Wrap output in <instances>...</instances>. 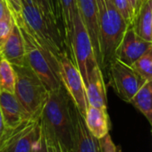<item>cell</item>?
Masks as SVG:
<instances>
[{"mask_svg": "<svg viewBox=\"0 0 152 152\" xmlns=\"http://www.w3.org/2000/svg\"><path fill=\"white\" fill-rule=\"evenodd\" d=\"M13 16L23 37L27 65L39 76L49 91L58 89L63 84L57 57L39 43L20 14H13Z\"/></svg>", "mask_w": 152, "mask_h": 152, "instance_id": "cell-1", "label": "cell"}, {"mask_svg": "<svg viewBox=\"0 0 152 152\" xmlns=\"http://www.w3.org/2000/svg\"><path fill=\"white\" fill-rule=\"evenodd\" d=\"M73 101L62 85L49 91L39 122L49 129L70 149L72 146V108Z\"/></svg>", "mask_w": 152, "mask_h": 152, "instance_id": "cell-2", "label": "cell"}, {"mask_svg": "<svg viewBox=\"0 0 152 152\" xmlns=\"http://www.w3.org/2000/svg\"><path fill=\"white\" fill-rule=\"evenodd\" d=\"M99 33L100 68H107L115 59V50L128 27L127 23L111 0H97Z\"/></svg>", "mask_w": 152, "mask_h": 152, "instance_id": "cell-3", "label": "cell"}, {"mask_svg": "<svg viewBox=\"0 0 152 152\" xmlns=\"http://www.w3.org/2000/svg\"><path fill=\"white\" fill-rule=\"evenodd\" d=\"M21 2L20 15L24 23L39 43L57 57L67 48L62 29L53 24L33 4L32 0H21Z\"/></svg>", "mask_w": 152, "mask_h": 152, "instance_id": "cell-4", "label": "cell"}, {"mask_svg": "<svg viewBox=\"0 0 152 152\" xmlns=\"http://www.w3.org/2000/svg\"><path fill=\"white\" fill-rule=\"evenodd\" d=\"M16 73L15 95L32 120L40 118L49 91L28 66H14Z\"/></svg>", "mask_w": 152, "mask_h": 152, "instance_id": "cell-5", "label": "cell"}, {"mask_svg": "<svg viewBox=\"0 0 152 152\" xmlns=\"http://www.w3.org/2000/svg\"><path fill=\"white\" fill-rule=\"evenodd\" d=\"M69 49L72 56V61L80 71L84 83L87 80V67L97 61L92 43L87 29L76 7L73 13L72 31L69 41Z\"/></svg>", "mask_w": 152, "mask_h": 152, "instance_id": "cell-6", "label": "cell"}, {"mask_svg": "<svg viewBox=\"0 0 152 152\" xmlns=\"http://www.w3.org/2000/svg\"><path fill=\"white\" fill-rule=\"evenodd\" d=\"M57 59L62 84L69 93L75 107L84 117L89 104L83 76L72 59L69 56L67 50L61 52Z\"/></svg>", "mask_w": 152, "mask_h": 152, "instance_id": "cell-7", "label": "cell"}, {"mask_svg": "<svg viewBox=\"0 0 152 152\" xmlns=\"http://www.w3.org/2000/svg\"><path fill=\"white\" fill-rule=\"evenodd\" d=\"M107 68L110 85L115 92L121 99L130 103L147 80L132 66H129L115 58L110 62Z\"/></svg>", "mask_w": 152, "mask_h": 152, "instance_id": "cell-8", "label": "cell"}, {"mask_svg": "<svg viewBox=\"0 0 152 152\" xmlns=\"http://www.w3.org/2000/svg\"><path fill=\"white\" fill-rule=\"evenodd\" d=\"M151 45L152 42L138 36L132 25L130 24L115 50V58L129 66H132Z\"/></svg>", "mask_w": 152, "mask_h": 152, "instance_id": "cell-9", "label": "cell"}, {"mask_svg": "<svg viewBox=\"0 0 152 152\" xmlns=\"http://www.w3.org/2000/svg\"><path fill=\"white\" fill-rule=\"evenodd\" d=\"M72 152H101L99 140L91 133L75 105L72 108Z\"/></svg>", "mask_w": 152, "mask_h": 152, "instance_id": "cell-10", "label": "cell"}, {"mask_svg": "<svg viewBox=\"0 0 152 152\" xmlns=\"http://www.w3.org/2000/svg\"><path fill=\"white\" fill-rule=\"evenodd\" d=\"M85 91L88 104L92 107L107 108L106 84L102 70L98 63H92L87 67Z\"/></svg>", "mask_w": 152, "mask_h": 152, "instance_id": "cell-11", "label": "cell"}, {"mask_svg": "<svg viewBox=\"0 0 152 152\" xmlns=\"http://www.w3.org/2000/svg\"><path fill=\"white\" fill-rule=\"evenodd\" d=\"M76 6H77L80 16L90 35L94 54L98 61V64L100 67L101 57L99 47L97 0H76Z\"/></svg>", "mask_w": 152, "mask_h": 152, "instance_id": "cell-12", "label": "cell"}, {"mask_svg": "<svg viewBox=\"0 0 152 152\" xmlns=\"http://www.w3.org/2000/svg\"><path fill=\"white\" fill-rule=\"evenodd\" d=\"M0 112L5 126L15 129L22 124L32 120L14 93L0 91Z\"/></svg>", "mask_w": 152, "mask_h": 152, "instance_id": "cell-13", "label": "cell"}, {"mask_svg": "<svg viewBox=\"0 0 152 152\" xmlns=\"http://www.w3.org/2000/svg\"><path fill=\"white\" fill-rule=\"evenodd\" d=\"M0 57L8 61L13 66L27 65L23 37L15 20L10 35L0 48Z\"/></svg>", "mask_w": 152, "mask_h": 152, "instance_id": "cell-14", "label": "cell"}, {"mask_svg": "<svg viewBox=\"0 0 152 152\" xmlns=\"http://www.w3.org/2000/svg\"><path fill=\"white\" fill-rule=\"evenodd\" d=\"M84 121L91 133L98 140L109 133V117L107 108L88 106Z\"/></svg>", "mask_w": 152, "mask_h": 152, "instance_id": "cell-15", "label": "cell"}, {"mask_svg": "<svg viewBox=\"0 0 152 152\" xmlns=\"http://www.w3.org/2000/svg\"><path fill=\"white\" fill-rule=\"evenodd\" d=\"M132 25L138 36L152 42V0H144L141 3Z\"/></svg>", "mask_w": 152, "mask_h": 152, "instance_id": "cell-16", "label": "cell"}, {"mask_svg": "<svg viewBox=\"0 0 152 152\" xmlns=\"http://www.w3.org/2000/svg\"><path fill=\"white\" fill-rule=\"evenodd\" d=\"M41 133L39 120H31L22 134L10 146L8 152H31L32 147Z\"/></svg>", "mask_w": 152, "mask_h": 152, "instance_id": "cell-17", "label": "cell"}, {"mask_svg": "<svg viewBox=\"0 0 152 152\" xmlns=\"http://www.w3.org/2000/svg\"><path fill=\"white\" fill-rule=\"evenodd\" d=\"M130 103L142 113L152 125V81H146Z\"/></svg>", "mask_w": 152, "mask_h": 152, "instance_id": "cell-18", "label": "cell"}, {"mask_svg": "<svg viewBox=\"0 0 152 152\" xmlns=\"http://www.w3.org/2000/svg\"><path fill=\"white\" fill-rule=\"evenodd\" d=\"M58 5L64 26V34L67 48H69V41L72 31L73 13L77 7L76 0H58Z\"/></svg>", "mask_w": 152, "mask_h": 152, "instance_id": "cell-19", "label": "cell"}, {"mask_svg": "<svg viewBox=\"0 0 152 152\" xmlns=\"http://www.w3.org/2000/svg\"><path fill=\"white\" fill-rule=\"evenodd\" d=\"M32 2L53 24L64 30L58 0H32Z\"/></svg>", "mask_w": 152, "mask_h": 152, "instance_id": "cell-20", "label": "cell"}, {"mask_svg": "<svg viewBox=\"0 0 152 152\" xmlns=\"http://www.w3.org/2000/svg\"><path fill=\"white\" fill-rule=\"evenodd\" d=\"M16 73L14 66L0 57V91L15 93Z\"/></svg>", "mask_w": 152, "mask_h": 152, "instance_id": "cell-21", "label": "cell"}, {"mask_svg": "<svg viewBox=\"0 0 152 152\" xmlns=\"http://www.w3.org/2000/svg\"><path fill=\"white\" fill-rule=\"evenodd\" d=\"M132 67L147 81H152V45Z\"/></svg>", "mask_w": 152, "mask_h": 152, "instance_id": "cell-22", "label": "cell"}, {"mask_svg": "<svg viewBox=\"0 0 152 152\" xmlns=\"http://www.w3.org/2000/svg\"><path fill=\"white\" fill-rule=\"evenodd\" d=\"M31 121V120H29L15 129H6L4 134L2 135L1 139H0V152H8L10 146L22 134V132L24 131V129L27 127Z\"/></svg>", "mask_w": 152, "mask_h": 152, "instance_id": "cell-23", "label": "cell"}, {"mask_svg": "<svg viewBox=\"0 0 152 152\" xmlns=\"http://www.w3.org/2000/svg\"><path fill=\"white\" fill-rule=\"evenodd\" d=\"M14 16L10 11L5 17L0 19V48L3 47L8 36L10 35L13 25H14Z\"/></svg>", "mask_w": 152, "mask_h": 152, "instance_id": "cell-24", "label": "cell"}, {"mask_svg": "<svg viewBox=\"0 0 152 152\" xmlns=\"http://www.w3.org/2000/svg\"><path fill=\"white\" fill-rule=\"evenodd\" d=\"M115 7L124 17L128 25L132 24L133 20V11L128 0H111Z\"/></svg>", "mask_w": 152, "mask_h": 152, "instance_id": "cell-25", "label": "cell"}, {"mask_svg": "<svg viewBox=\"0 0 152 152\" xmlns=\"http://www.w3.org/2000/svg\"><path fill=\"white\" fill-rule=\"evenodd\" d=\"M40 126H41V129L43 131V133H44L45 137L48 140H50V142L54 146V148H55L56 152H72V149H70L64 143H63L49 129L43 126L41 124H40Z\"/></svg>", "mask_w": 152, "mask_h": 152, "instance_id": "cell-26", "label": "cell"}, {"mask_svg": "<svg viewBox=\"0 0 152 152\" xmlns=\"http://www.w3.org/2000/svg\"><path fill=\"white\" fill-rule=\"evenodd\" d=\"M99 140L101 152H118L117 148L114 143V141L112 140V138L109 133H107Z\"/></svg>", "mask_w": 152, "mask_h": 152, "instance_id": "cell-27", "label": "cell"}, {"mask_svg": "<svg viewBox=\"0 0 152 152\" xmlns=\"http://www.w3.org/2000/svg\"><path fill=\"white\" fill-rule=\"evenodd\" d=\"M31 152H48V148H47V142H46V138L43 133V131L41 129V133L39 139L36 140L34 143Z\"/></svg>", "mask_w": 152, "mask_h": 152, "instance_id": "cell-28", "label": "cell"}, {"mask_svg": "<svg viewBox=\"0 0 152 152\" xmlns=\"http://www.w3.org/2000/svg\"><path fill=\"white\" fill-rule=\"evenodd\" d=\"M7 6L13 14H20L22 9L21 0H6Z\"/></svg>", "mask_w": 152, "mask_h": 152, "instance_id": "cell-29", "label": "cell"}, {"mask_svg": "<svg viewBox=\"0 0 152 152\" xmlns=\"http://www.w3.org/2000/svg\"><path fill=\"white\" fill-rule=\"evenodd\" d=\"M10 11L6 0H0V19L5 17Z\"/></svg>", "mask_w": 152, "mask_h": 152, "instance_id": "cell-30", "label": "cell"}, {"mask_svg": "<svg viewBox=\"0 0 152 152\" xmlns=\"http://www.w3.org/2000/svg\"><path fill=\"white\" fill-rule=\"evenodd\" d=\"M132 8V11H133V17L135 16V15L137 14L141 3H142V0H128Z\"/></svg>", "mask_w": 152, "mask_h": 152, "instance_id": "cell-31", "label": "cell"}, {"mask_svg": "<svg viewBox=\"0 0 152 152\" xmlns=\"http://www.w3.org/2000/svg\"><path fill=\"white\" fill-rule=\"evenodd\" d=\"M46 138V137H45ZM46 142H47V148H48V152H56L55 148H54V146L52 145V143L50 142V140H48L47 138H46Z\"/></svg>", "mask_w": 152, "mask_h": 152, "instance_id": "cell-32", "label": "cell"}, {"mask_svg": "<svg viewBox=\"0 0 152 152\" xmlns=\"http://www.w3.org/2000/svg\"><path fill=\"white\" fill-rule=\"evenodd\" d=\"M143 1H144V0H142V2H143Z\"/></svg>", "mask_w": 152, "mask_h": 152, "instance_id": "cell-33", "label": "cell"}, {"mask_svg": "<svg viewBox=\"0 0 152 152\" xmlns=\"http://www.w3.org/2000/svg\"><path fill=\"white\" fill-rule=\"evenodd\" d=\"M151 41H152V40H151Z\"/></svg>", "mask_w": 152, "mask_h": 152, "instance_id": "cell-34", "label": "cell"}]
</instances>
